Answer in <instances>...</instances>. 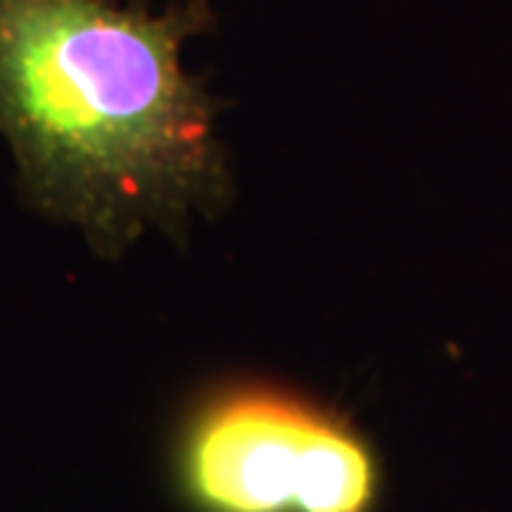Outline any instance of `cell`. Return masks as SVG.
Here are the masks:
<instances>
[{
    "instance_id": "cell-1",
    "label": "cell",
    "mask_w": 512,
    "mask_h": 512,
    "mask_svg": "<svg viewBox=\"0 0 512 512\" xmlns=\"http://www.w3.org/2000/svg\"><path fill=\"white\" fill-rule=\"evenodd\" d=\"M214 0H0V137L20 202L117 259L234 200L222 103L183 69Z\"/></svg>"
},
{
    "instance_id": "cell-2",
    "label": "cell",
    "mask_w": 512,
    "mask_h": 512,
    "mask_svg": "<svg viewBox=\"0 0 512 512\" xmlns=\"http://www.w3.org/2000/svg\"><path fill=\"white\" fill-rule=\"evenodd\" d=\"M174 473L194 512H376L382 464L333 404L288 384L234 379L188 407Z\"/></svg>"
}]
</instances>
